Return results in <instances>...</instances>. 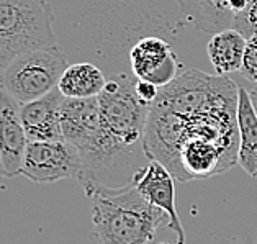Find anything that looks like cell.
<instances>
[{"mask_svg": "<svg viewBox=\"0 0 257 244\" xmlns=\"http://www.w3.org/2000/svg\"><path fill=\"white\" fill-rule=\"evenodd\" d=\"M239 87L226 76L189 69L149 107L144 151L175 180L189 182L226 172L237 164Z\"/></svg>", "mask_w": 257, "mask_h": 244, "instance_id": "cell-1", "label": "cell"}, {"mask_svg": "<svg viewBox=\"0 0 257 244\" xmlns=\"http://www.w3.org/2000/svg\"><path fill=\"white\" fill-rule=\"evenodd\" d=\"M136 77L118 74L106 80L98 95L100 127L95 136L80 149L79 182L87 197L98 189H123L151 159L144 151V131L149 105L136 93Z\"/></svg>", "mask_w": 257, "mask_h": 244, "instance_id": "cell-2", "label": "cell"}, {"mask_svg": "<svg viewBox=\"0 0 257 244\" xmlns=\"http://www.w3.org/2000/svg\"><path fill=\"white\" fill-rule=\"evenodd\" d=\"M89 198L98 244H151L158 229L171 224L166 211L149 203L135 185L98 189Z\"/></svg>", "mask_w": 257, "mask_h": 244, "instance_id": "cell-3", "label": "cell"}, {"mask_svg": "<svg viewBox=\"0 0 257 244\" xmlns=\"http://www.w3.org/2000/svg\"><path fill=\"white\" fill-rule=\"evenodd\" d=\"M48 0H0V74L20 54L58 45Z\"/></svg>", "mask_w": 257, "mask_h": 244, "instance_id": "cell-4", "label": "cell"}, {"mask_svg": "<svg viewBox=\"0 0 257 244\" xmlns=\"http://www.w3.org/2000/svg\"><path fill=\"white\" fill-rule=\"evenodd\" d=\"M66 67V56L56 45L20 54L5 67L0 80L10 95L27 103L56 89Z\"/></svg>", "mask_w": 257, "mask_h": 244, "instance_id": "cell-5", "label": "cell"}, {"mask_svg": "<svg viewBox=\"0 0 257 244\" xmlns=\"http://www.w3.org/2000/svg\"><path fill=\"white\" fill-rule=\"evenodd\" d=\"M80 156L67 141H28L20 176L36 184H53L62 179H79Z\"/></svg>", "mask_w": 257, "mask_h": 244, "instance_id": "cell-6", "label": "cell"}, {"mask_svg": "<svg viewBox=\"0 0 257 244\" xmlns=\"http://www.w3.org/2000/svg\"><path fill=\"white\" fill-rule=\"evenodd\" d=\"M131 72L136 79L166 87L179 77L180 62L166 40L159 36H144L130 51Z\"/></svg>", "mask_w": 257, "mask_h": 244, "instance_id": "cell-7", "label": "cell"}, {"mask_svg": "<svg viewBox=\"0 0 257 244\" xmlns=\"http://www.w3.org/2000/svg\"><path fill=\"white\" fill-rule=\"evenodd\" d=\"M133 185L149 203L166 211L169 220H171L169 229H172L177 236V244H185V231L177 213L175 177L172 176V172L159 161L153 159L135 177Z\"/></svg>", "mask_w": 257, "mask_h": 244, "instance_id": "cell-8", "label": "cell"}, {"mask_svg": "<svg viewBox=\"0 0 257 244\" xmlns=\"http://www.w3.org/2000/svg\"><path fill=\"white\" fill-rule=\"evenodd\" d=\"M20 107L22 103L0 87V161L4 177L20 176L23 154L28 145Z\"/></svg>", "mask_w": 257, "mask_h": 244, "instance_id": "cell-9", "label": "cell"}, {"mask_svg": "<svg viewBox=\"0 0 257 244\" xmlns=\"http://www.w3.org/2000/svg\"><path fill=\"white\" fill-rule=\"evenodd\" d=\"M64 95L56 87L31 102L22 103L20 113L28 141H64L61 127V108Z\"/></svg>", "mask_w": 257, "mask_h": 244, "instance_id": "cell-10", "label": "cell"}, {"mask_svg": "<svg viewBox=\"0 0 257 244\" xmlns=\"http://www.w3.org/2000/svg\"><path fill=\"white\" fill-rule=\"evenodd\" d=\"M61 127L64 141L80 151L100 127V105L98 97L92 98H69L64 97L61 108Z\"/></svg>", "mask_w": 257, "mask_h": 244, "instance_id": "cell-11", "label": "cell"}, {"mask_svg": "<svg viewBox=\"0 0 257 244\" xmlns=\"http://www.w3.org/2000/svg\"><path fill=\"white\" fill-rule=\"evenodd\" d=\"M180 12L193 27L205 33L233 28L234 12L231 0H175Z\"/></svg>", "mask_w": 257, "mask_h": 244, "instance_id": "cell-12", "label": "cell"}, {"mask_svg": "<svg viewBox=\"0 0 257 244\" xmlns=\"http://www.w3.org/2000/svg\"><path fill=\"white\" fill-rule=\"evenodd\" d=\"M246 43V36L234 28L218 31L211 36L206 51L218 76H229L241 71Z\"/></svg>", "mask_w": 257, "mask_h": 244, "instance_id": "cell-13", "label": "cell"}, {"mask_svg": "<svg viewBox=\"0 0 257 244\" xmlns=\"http://www.w3.org/2000/svg\"><path fill=\"white\" fill-rule=\"evenodd\" d=\"M237 127H239L237 164L250 177H257V115L249 92L242 87H239V95H237Z\"/></svg>", "mask_w": 257, "mask_h": 244, "instance_id": "cell-14", "label": "cell"}, {"mask_svg": "<svg viewBox=\"0 0 257 244\" xmlns=\"http://www.w3.org/2000/svg\"><path fill=\"white\" fill-rule=\"evenodd\" d=\"M105 85V76L97 66L90 62H76L62 72L58 89L69 98H92L98 97Z\"/></svg>", "mask_w": 257, "mask_h": 244, "instance_id": "cell-15", "label": "cell"}, {"mask_svg": "<svg viewBox=\"0 0 257 244\" xmlns=\"http://www.w3.org/2000/svg\"><path fill=\"white\" fill-rule=\"evenodd\" d=\"M233 28L246 38L257 35V0H244L242 9L234 14Z\"/></svg>", "mask_w": 257, "mask_h": 244, "instance_id": "cell-16", "label": "cell"}, {"mask_svg": "<svg viewBox=\"0 0 257 244\" xmlns=\"http://www.w3.org/2000/svg\"><path fill=\"white\" fill-rule=\"evenodd\" d=\"M242 77L247 79L249 82L257 84V35L247 38L246 49H244V58L241 71Z\"/></svg>", "mask_w": 257, "mask_h": 244, "instance_id": "cell-17", "label": "cell"}, {"mask_svg": "<svg viewBox=\"0 0 257 244\" xmlns=\"http://www.w3.org/2000/svg\"><path fill=\"white\" fill-rule=\"evenodd\" d=\"M159 90H161L159 87L156 85V84H153V82H149V80H141V79L136 80V93H138V97H140L141 102L148 103L149 107H151L154 100L158 98Z\"/></svg>", "mask_w": 257, "mask_h": 244, "instance_id": "cell-18", "label": "cell"}, {"mask_svg": "<svg viewBox=\"0 0 257 244\" xmlns=\"http://www.w3.org/2000/svg\"><path fill=\"white\" fill-rule=\"evenodd\" d=\"M249 97H250V102H252V107L255 110V115H257V84L252 87V89H249Z\"/></svg>", "mask_w": 257, "mask_h": 244, "instance_id": "cell-19", "label": "cell"}, {"mask_svg": "<svg viewBox=\"0 0 257 244\" xmlns=\"http://www.w3.org/2000/svg\"><path fill=\"white\" fill-rule=\"evenodd\" d=\"M0 177H4V171H2V161H0Z\"/></svg>", "mask_w": 257, "mask_h": 244, "instance_id": "cell-20", "label": "cell"}, {"mask_svg": "<svg viewBox=\"0 0 257 244\" xmlns=\"http://www.w3.org/2000/svg\"><path fill=\"white\" fill-rule=\"evenodd\" d=\"M0 87H2V80H0Z\"/></svg>", "mask_w": 257, "mask_h": 244, "instance_id": "cell-21", "label": "cell"}]
</instances>
